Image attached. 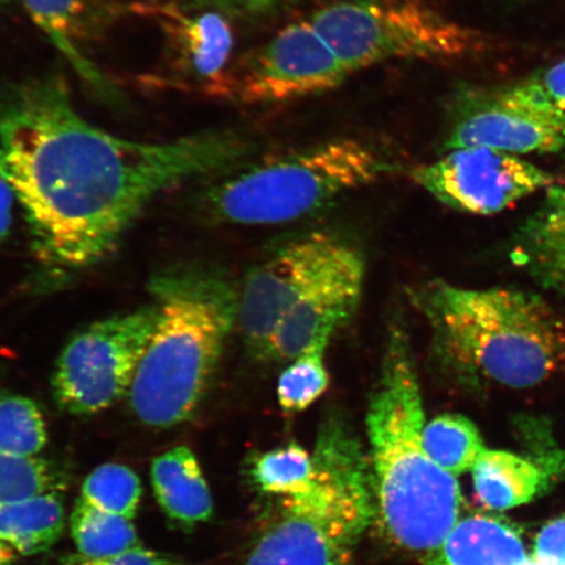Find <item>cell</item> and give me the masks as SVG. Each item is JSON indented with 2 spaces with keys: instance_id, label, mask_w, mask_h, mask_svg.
Wrapping results in <instances>:
<instances>
[{
  "instance_id": "cell-6",
  "label": "cell",
  "mask_w": 565,
  "mask_h": 565,
  "mask_svg": "<svg viewBox=\"0 0 565 565\" xmlns=\"http://www.w3.org/2000/svg\"><path fill=\"white\" fill-rule=\"evenodd\" d=\"M391 169L360 141L334 139L232 175L211 188L203 200L218 222L285 224L370 185Z\"/></svg>"
},
{
  "instance_id": "cell-9",
  "label": "cell",
  "mask_w": 565,
  "mask_h": 565,
  "mask_svg": "<svg viewBox=\"0 0 565 565\" xmlns=\"http://www.w3.org/2000/svg\"><path fill=\"white\" fill-rule=\"evenodd\" d=\"M350 244L323 232L296 239L246 275L237 324L250 355L266 360L282 318Z\"/></svg>"
},
{
  "instance_id": "cell-18",
  "label": "cell",
  "mask_w": 565,
  "mask_h": 565,
  "mask_svg": "<svg viewBox=\"0 0 565 565\" xmlns=\"http://www.w3.org/2000/svg\"><path fill=\"white\" fill-rule=\"evenodd\" d=\"M479 503L490 511H507L532 501L545 490L546 472L527 459L503 450L486 449L472 468Z\"/></svg>"
},
{
  "instance_id": "cell-21",
  "label": "cell",
  "mask_w": 565,
  "mask_h": 565,
  "mask_svg": "<svg viewBox=\"0 0 565 565\" xmlns=\"http://www.w3.org/2000/svg\"><path fill=\"white\" fill-rule=\"evenodd\" d=\"M71 536L77 551L87 561H100L141 546L130 520L97 510L77 499L70 515Z\"/></svg>"
},
{
  "instance_id": "cell-26",
  "label": "cell",
  "mask_w": 565,
  "mask_h": 565,
  "mask_svg": "<svg viewBox=\"0 0 565 565\" xmlns=\"http://www.w3.org/2000/svg\"><path fill=\"white\" fill-rule=\"evenodd\" d=\"M328 345H315L295 358L281 372L278 381V401L282 412H303L328 391L329 371L324 364Z\"/></svg>"
},
{
  "instance_id": "cell-3",
  "label": "cell",
  "mask_w": 565,
  "mask_h": 565,
  "mask_svg": "<svg viewBox=\"0 0 565 565\" xmlns=\"http://www.w3.org/2000/svg\"><path fill=\"white\" fill-rule=\"evenodd\" d=\"M409 296L443 362L461 377L526 388L565 370V318L539 295L433 280Z\"/></svg>"
},
{
  "instance_id": "cell-4",
  "label": "cell",
  "mask_w": 565,
  "mask_h": 565,
  "mask_svg": "<svg viewBox=\"0 0 565 565\" xmlns=\"http://www.w3.org/2000/svg\"><path fill=\"white\" fill-rule=\"evenodd\" d=\"M150 289L160 320L127 398L145 426L172 428L206 397L237 327L238 292L221 274L200 268L158 274Z\"/></svg>"
},
{
  "instance_id": "cell-23",
  "label": "cell",
  "mask_w": 565,
  "mask_h": 565,
  "mask_svg": "<svg viewBox=\"0 0 565 565\" xmlns=\"http://www.w3.org/2000/svg\"><path fill=\"white\" fill-rule=\"evenodd\" d=\"M47 439L45 416L39 405L24 395L0 391V454L38 457Z\"/></svg>"
},
{
  "instance_id": "cell-31",
  "label": "cell",
  "mask_w": 565,
  "mask_h": 565,
  "mask_svg": "<svg viewBox=\"0 0 565 565\" xmlns=\"http://www.w3.org/2000/svg\"><path fill=\"white\" fill-rule=\"evenodd\" d=\"M79 565H185L177 557L157 553V551L134 547L116 556L100 561H84Z\"/></svg>"
},
{
  "instance_id": "cell-2",
  "label": "cell",
  "mask_w": 565,
  "mask_h": 565,
  "mask_svg": "<svg viewBox=\"0 0 565 565\" xmlns=\"http://www.w3.org/2000/svg\"><path fill=\"white\" fill-rule=\"evenodd\" d=\"M424 427L412 348L405 331L395 328L366 413L374 521L386 541L422 563L443 545L462 507L457 478L441 469L424 445Z\"/></svg>"
},
{
  "instance_id": "cell-20",
  "label": "cell",
  "mask_w": 565,
  "mask_h": 565,
  "mask_svg": "<svg viewBox=\"0 0 565 565\" xmlns=\"http://www.w3.org/2000/svg\"><path fill=\"white\" fill-rule=\"evenodd\" d=\"M66 526L65 503L58 491L0 505V541L19 555L45 553Z\"/></svg>"
},
{
  "instance_id": "cell-11",
  "label": "cell",
  "mask_w": 565,
  "mask_h": 565,
  "mask_svg": "<svg viewBox=\"0 0 565 565\" xmlns=\"http://www.w3.org/2000/svg\"><path fill=\"white\" fill-rule=\"evenodd\" d=\"M132 11L159 28L179 86L207 96L235 95L231 61L236 40L228 13L186 0H146Z\"/></svg>"
},
{
  "instance_id": "cell-28",
  "label": "cell",
  "mask_w": 565,
  "mask_h": 565,
  "mask_svg": "<svg viewBox=\"0 0 565 565\" xmlns=\"http://www.w3.org/2000/svg\"><path fill=\"white\" fill-rule=\"evenodd\" d=\"M500 89L514 103L565 116V60Z\"/></svg>"
},
{
  "instance_id": "cell-29",
  "label": "cell",
  "mask_w": 565,
  "mask_h": 565,
  "mask_svg": "<svg viewBox=\"0 0 565 565\" xmlns=\"http://www.w3.org/2000/svg\"><path fill=\"white\" fill-rule=\"evenodd\" d=\"M202 7H210L228 15L259 17L280 9L291 0H186Z\"/></svg>"
},
{
  "instance_id": "cell-33",
  "label": "cell",
  "mask_w": 565,
  "mask_h": 565,
  "mask_svg": "<svg viewBox=\"0 0 565 565\" xmlns=\"http://www.w3.org/2000/svg\"><path fill=\"white\" fill-rule=\"evenodd\" d=\"M19 554L15 550L0 541V565H15Z\"/></svg>"
},
{
  "instance_id": "cell-22",
  "label": "cell",
  "mask_w": 565,
  "mask_h": 565,
  "mask_svg": "<svg viewBox=\"0 0 565 565\" xmlns=\"http://www.w3.org/2000/svg\"><path fill=\"white\" fill-rule=\"evenodd\" d=\"M424 445L434 461L451 476L472 470L486 450L475 423L461 414H441L426 423Z\"/></svg>"
},
{
  "instance_id": "cell-8",
  "label": "cell",
  "mask_w": 565,
  "mask_h": 565,
  "mask_svg": "<svg viewBox=\"0 0 565 565\" xmlns=\"http://www.w3.org/2000/svg\"><path fill=\"white\" fill-rule=\"evenodd\" d=\"M159 320L153 302L90 323L71 338L53 373L56 406L70 415H94L127 397Z\"/></svg>"
},
{
  "instance_id": "cell-17",
  "label": "cell",
  "mask_w": 565,
  "mask_h": 565,
  "mask_svg": "<svg viewBox=\"0 0 565 565\" xmlns=\"http://www.w3.org/2000/svg\"><path fill=\"white\" fill-rule=\"evenodd\" d=\"M524 543L513 526L484 514L458 520L443 545L424 565H521Z\"/></svg>"
},
{
  "instance_id": "cell-24",
  "label": "cell",
  "mask_w": 565,
  "mask_h": 565,
  "mask_svg": "<svg viewBox=\"0 0 565 565\" xmlns=\"http://www.w3.org/2000/svg\"><path fill=\"white\" fill-rule=\"evenodd\" d=\"M141 494L143 489L136 472L121 463H105L84 480L81 499L97 510L132 521L137 518Z\"/></svg>"
},
{
  "instance_id": "cell-1",
  "label": "cell",
  "mask_w": 565,
  "mask_h": 565,
  "mask_svg": "<svg viewBox=\"0 0 565 565\" xmlns=\"http://www.w3.org/2000/svg\"><path fill=\"white\" fill-rule=\"evenodd\" d=\"M231 130L124 139L76 110L60 76L0 89V179L23 207L35 257L62 275L109 256L154 198L252 151Z\"/></svg>"
},
{
  "instance_id": "cell-32",
  "label": "cell",
  "mask_w": 565,
  "mask_h": 565,
  "mask_svg": "<svg viewBox=\"0 0 565 565\" xmlns=\"http://www.w3.org/2000/svg\"><path fill=\"white\" fill-rule=\"evenodd\" d=\"M15 195L7 183L0 179V243L10 235L13 221V204Z\"/></svg>"
},
{
  "instance_id": "cell-16",
  "label": "cell",
  "mask_w": 565,
  "mask_h": 565,
  "mask_svg": "<svg viewBox=\"0 0 565 565\" xmlns=\"http://www.w3.org/2000/svg\"><path fill=\"white\" fill-rule=\"evenodd\" d=\"M151 482L168 519L183 527L203 524L214 513V501L193 451L177 447L153 459Z\"/></svg>"
},
{
  "instance_id": "cell-13",
  "label": "cell",
  "mask_w": 565,
  "mask_h": 565,
  "mask_svg": "<svg viewBox=\"0 0 565 565\" xmlns=\"http://www.w3.org/2000/svg\"><path fill=\"white\" fill-rule=\"evenodd\" d=\"M448 150L484 147L515 157L565 152V116L514 103L501 89L459 103Z\"/></svg>"
},
{
  "instance_id": "cell-35",
  "label": "cell",
  "mask_w": 565,
  "mask_h": 565,
  "mask_svg": "<svg viewBox=\"0 0 565 565\" xmlns=\"http://www.w3.org/2000/svg\"><path fill=\"white\" fill-rule=\"evenodd\" d=\"M9 0H0V7L4 6Z\"/></svg>"
},
{
  "instance_id": "cell-5",
  "label": "cell",
  "mask_w": 565,
  "mask_h": 565,
  "mask_svg": "<svg viewBox=\"0 0 565 565\" xmlns=\"http://www.w3.org/2000/svg\"><path fill=\"white\" fill-rule=\"evenodd\" d=\"M312 483L281 498L246 565H352L376 518L371 459L342 419L318 433Z\"/></svg>"
},
{
  "instance_id": "cell-14",
  "label": "cell",
  "mask_w": 565,
  "mask_h": 565,
  "mask_svg": "<svg viewBox=\"0 0 565 565\" xmlns=\"http://www.w3.org/2000/svg\"><path fill=\"white\" fill-rule=\"evenodd\" d=\"M364 277L362 253L349 245L282 318L266 360L292 362L315 345H329L330 339L355 313Z\"/></svg>"
},
{
  "instance_id": "cell-27",
  "label": "cell",
  "mask_w": 565,
  "mask_h": 565,
  "mask_svg": "<svg viewBox=\"0 0 565 565\" xmlns=\"http://www.w3.org/2000/svg\"><path fill=\"white\" fill-rule=\"evenodd\" d=\"M61 482L53 466L44 459L0 454V505L58 491Z\"/></svg>"
},
{
  "instance_id": "cell-12",
  "label": "cell",
  "mask_w": 565,
  "mask_h": 565,
  "mask_svg": "<svg viewBox=\"0 0 565 565\" xmlns=\"http://www.w3.org/2000/svg\"><path fill=\"white\" fill-rule=\"evenodd\" d=\"M351 74L310 20L289 24L237 76L245 104H278L327 94Z\"/></svg>"
},
{
  "instance_id": "cell-25",
  "label": "cell",
  "mask_w": 565,
  "mask_h": 565,
  "mask_svg": "<svg viewBox=\"0 0 565 565\" xmlns=\"http://www.w3.org/2000/svg\"><path fill=\"white\" fill-rule=\"evenodd\" d=\"M313 472V456L292 443L260 456L254 463L253 479L264 492L286 498L306 491Z\"/></svg>"
},
{
  "instance_id": "cell-7",
  "label": "cell",
  "mask_w": 565,
  "mask_h": 565,
  "mask_svg": "<svg viewBox=\"0 0 565 565\" xmlns=\"http://www.w3.org/2000/svg\"><path fill=\"white\" fill-rule=\"evenodd\" d=\"M350 74L388 61H456L480 35L424 0H338L309 19Z\"/></svg>"
},
{
  "instance_id": "cell-30",
  "label": "cell",
  "mask_w": 565,
  "mask_h": 565,
  "mask_svg": "<svg viewBox=\"0 0 565 565\" xmlns=\"http://www.w3.org/2000/svg\"><path fill=\"white\" fill-rule=\"evenodd\" d=\"M533 555L565 565V518L551 521L541 530Z\"/></svg>"
},
{
  "instance_id": "cell-34",
  "label": "cell",
  "mask_w": 565,
  "mask_h": 565,
  "mask_svg": "<svg viewBox=\"0 0 565 565\" xmlns=\"http://www.w3.org/2000/svg\"><path fill=\"white\" fill-rule=\"evenodd\" d=\"M521 565H557L555 562L553 561H548V559H543V557H539V556H527V559L522 563Z\"/></svg>"
},
{
  "instance_id": "cell-19",
  "label": "cell",
  "mask_w": 565,
  "mask_h": 565,
  "mask_svg": "<svg viewBox=\"0 0 565 565\" xmlns=\"http://www.w3.org/2000/svg\"><path fill=\"white\" fill-rule=\"evenodd\" d=\"M34 24L52 42L75 73L92 89L105 96L117 97L115 86L108 81L79 45L82 20L86 0H21Z\"/></svg>"
},
{
  "instance_id": "cell-15",
  "label": "cell",
  "mask_w": 565,
  "mask_h": 565,
  "mask_svg": "<svg viewBox=\"0 0 565 565\" xmlns=\"http://www.w3.org/2000/svg\"><path fill=\"white\" fill-rule=\"evenodd\" d=\"M512 258L543 288L565 296V185L546 190L515 235Z\"/></svg>"
},
{
  "instance_id": "cell-10",
  "label": "cell",
  "mask_w": 565,
  "mask_h": 565,
  "mask_svg": "<svg viewBox=\"0 0 565 565\" xmlns=\"http://www.w3.org/2000/svg\"><path fill=\"white\" fill-rule=\"evenodd\" d=\"M413 180L449 209L494 215L556 185L553 174L515 154L484 147L458 148L414 169Z\"/></svg>"
}]
</instances>
